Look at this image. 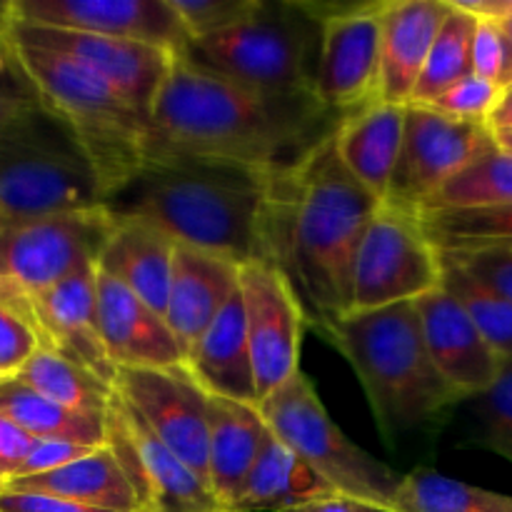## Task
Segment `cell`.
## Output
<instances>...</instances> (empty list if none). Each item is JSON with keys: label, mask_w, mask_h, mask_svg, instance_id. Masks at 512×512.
Returning <instances> with one entry per match:
<instances>
[{"label": "cell", "mask_w": 512, "mask_h": 512, "mask_svg": "<svg viewBox=\"0 0 512 512\" xmlns=\"http://www.w3.org/2000/svg\"><path fill=\"white\" fill-rule=\"evenodd\" d=\"M315 95H273L175 55L148 120V155H195L278 173L335 133Z\"/></svg>", "instance_id": "6da1fadb"}, {"label": "cell", "mask_w": 512, "mask_h": 512, "mask_svg": "<svg viewBox=\"0 0 512 512\" xmlns=\"http://www.w3.org/2000/svg\"><path fill=\"white\" fill-rule=\"evenodd\" d=\"M380 203L345 170L333 135L270 175L265 260L288 278L315 333L353 313V270Z\"/></svg>", "instance_id": "7a4b0ae2"}, {"label": "cell", "mask_w": 512, "mask_h": 512, "mask_svg": "<svg viewBox=\"0 0 512 512\" xmlns=\"http://www.w3.org/2000/svg\"><path fill=\"white\" fill-rule=\"evenodd\" d=\"M270 175L228 160L148 155L133 178L108 195L105 208L113 218L155 225L178 245L245 265L265 260Z\"/></svg>", "instance_id": "3957f363"}, {"label": "cell", "mask_w": 512, "mask_h": 512, "mask_svg": "<svg viewBox=\"0 0 512 512\" xmlns=\"http://www.w3.org/2000/svg\"><path fill=\"white\" fill-rule=\"evenodd\" d=\"M353 368L385 443L430 430L458 403L425 345L415 303L353 310L318 330Z\"/></svg>", "instance_id": "277c9868"}, {"label": "cell", "mask_w": 512, "mask_h": 512, "mask_svg": "<svg viewBox=\"0 0 512 512\" xmlns=\"http://www.w3.org/2000/svg\"><path fill=\"white\" fill-rule=\"evenodd\" d=\"M5 40L43 108L73 133L88 155L108 200L143 165L148 120L108 80L70 55Z\"/></svg>", "instance_id": "5b68a950"}, {"label": "cell", "mask_w": 512, "mask_h": 512, "mask_svg": "<svg viewBox=\"0 0 512 512\" xmlns=\"http://www.w3.org/2000/svg\"><path fill=\"white\" fill-rule=\"evenodd\" d=\"M103 205L88 155L43 103L0 125V230Z\"/></svg>", "instance_id": "8992f818"}, {"label": "cell", "mask_w": 512, "mask_h": 512, "mask_svg": "<svg viewBox=\"0 0 512 512\" xmlns=\"http://www.w3.org/2000/svg\"><path fill=\"white\" fill-rule=\"evenodd\" d=\"M323 3L260 0L223 33L193 40L188 55L213 73L273 95H315Z\"/></svg>", "instance_id": "52a82bcc"}, {"label": "cell", "mask_w": 512, "mask_h": 512, "mask_svg": "<svg viewBox=\"0 0 512 512\" xmlns=\"http://www.w3.org/2000/svg\"><path fill=\"white\" fill-rule=\"evenodd\" d=\"M270 433L345 498L390 512L403 475L365 453L335 425L313 380L298 370L258 403Z\"/></svg>", "instance_id": "ba28073f"}, {"label": "cell", "mask_w": 512, "mask_h": 512, "mask_svg": "<svg viewBox=\"0 0 512 512\" xmlns=\"http://www.w3.org/2000/svg\"><path fill=\"white\" fill-rule=\"evenodd\" d=\"M115 228L108 208L75 210L0 230V300L15 305L98 265Z\"/></svg>", "instance_id": "9c48e42d"}, {"label": "cell", "mask_w": 512, "mask_h": 512, "mask_svg": "<svg viewBox=\"0 0 512 512\" xmlns=\"http://www.w3.org/2000/svg\"><path fill=\"white\" fill-rule=\"evenodd\" d=\"M443 260L420 215L380 205L360 243L353 270V310L415 303L440 288Z\"/></svg>", "instance_id": "30bf717a"}, {"label": "cell", "mask_w": 512, "mask_h": 512, "mask_svg": "<svg viewBox=\"0 0 512 512\" xmlns=\"http://www.w3.org/2000/svg\"><path fill=\"white\" fill-rule=\"evenodd\" d=\"M493 150H498V140L488 123L450 118L428 105H408L403 150L383 205L420 215L450 180Z\"/></svg>", "instance_id": "8fae6325"}, {"label": "cell", "mask_w": 512, "mask_h": 512, "mask_svg": "<svg viewBox=\"0 0 512 512\" xmlns=\"http://www.w3.org/2000/svg\"><path fill=\"white\" fill-rule=\"evenodd\" d=\"M388 0L333 5L323 3L315 98L338 118L380 100V50Z\"/></svg>", "instance_id": "7c38bea8"}, {"label": "cell", "mask_w": 512, "mask_h": 512, "mask_svg": "<svg viewBox=\"0 0 512 512\" xmlns=\"http://www.w3.org/2000/svg\"><path fill=\"white\" fill-rule=\"evenodd\" d=\"M108 448L128 475L143 512H223L210 485L188 468L138 413L115 393L108 418Z\"/></svg>", "instance_id": "4fadbf2b"}, {"label": "cell", "mask_w": 512, "mask_h": 512, "mask_svg": "<svg viewBox=\"0 0 512 512\" xmlns=\"http://www.w3.org/2000/svg\"><path fill=\"white\" fill-rule=\"evenodd\" d=\"M240 295L255 388L258 400H265L300 370V343L308 318L293 285L268 260L240 265Z\"/></svg>", "instance_id": "5bb4252c"}, {"label": "cell", "mask_w": 512, "mask_h": 512, "mask_svg": "<svg viewBox=\"0 0 512 512\" xmlns=\"http://www.w3.org/2000/svg\"><path fill=\"white\" fill-rule=\"evenodd\" d=\"M0 18L138 40L173 55L190 48L188 30L170 0H10L0 8Z\"/></svg>", "instance_id": "9a60e30c"}, {"label": "cell", "mask_w": 512, "mask_h": 512, "mask_svg": "<svg viewBox=\"0 0 512 512\" xmlns=\"http://www.w3.org/2000/svg\"><path fill=\"white\" fill-rule=\"evenodd\" d=\"M0 25H3L5 38L38 45V48L58 50V53H65L78 60V63H83L85 68L108 80L120 95H125L145 120H150L155 100H158L160 88H163L175 58L168 50L138 43V40L108 38V35L78 33V30L43 28V25L13 23V20L3 18H0Z\"/></svg>", "instance_id": "2e32d148"}, {"label": "cell", "mask_w": 512, "mask_h": 512, "mask_svg": "<svg viewBox=\"0 0 512 512\" xmlns=\"http://www.w3.org/2000/svg\"><path fill=\"white\" fill-rule=\"evenodd\" d=\"M115 393L143 418L160 443L208 483V395L185 365L118 370Z\"/></svg>", "instance_id": "e0dca14e"}, {"label": "cell", "mask_w": 512, "mask_h": 512, "mask_svg": "<svg viewBox=\"0 0 512 512\" xmlns=\"http://www.w3.org/2000/svg\"><path fill=\"white\" fill-rule=\"evenodd\" d=\"M95 275L98 265H88L55 288L20 303H25L43 348L58 350L60 355L88 368L100 380L115 385L118 370L110 363L100 333Z\"/></svg>", "instance_id": "ac0fdd59"}, {"label": "cell", "mask_w": 512, "mask_h": 512, "mask_svg": "<svg viewBox=\"0 0 512 512\" xmlns=\"http://www.w3.org/2000/svg\"><path fill=\"white\" fill-rule=\"evenodd\" d=\"M95 293L100 333L115 370H165L185 365L188 353L165 315L100 270L95 275Z\"/></svg>", "instance_id": "d6986e66"}, {"label": "cell", "mask_w": 512, "mask_h": 512, "mask_svg": "<svg viewBox=\"0 0 512 512\" xmlns=\"http://www.w3.org/2000/svg\"><path fill=\"white\" fill-rule=\"evenodd\" d=\"M425 345L445 383L463 400L483 395L498 380L503 360L498 358L463 305L445 288L415 300Z\"/></svg>", "instance_id": "ffe728a7"}, {"label": "cell", "mask_w": 512, "mask_h": 512, "mask_svg": "<svg viewBox=\"0 0 512 512\" xmlns=\"http://www.w3.org/2000/svg\"><path fill=\"white\" fill-rule=\"evenodd\" d=\"M453 10V0H388L380 50V100L410 105L430 48Z\"/></svg>", "instance_id": "44dd1931"}, {"label": "cell", "mask_w": 512, "mask_h": 512, "mask_svg": "<svg viewBox=\"0 0 512 512\" xmlns=\"http://www.w3.org/2000/svg\"><path fill=\"white\" fill-rule=\"evenodd\" d=\"M238 290V263L188 245H175L165 320L183 343L185 353L198 343Z\"/></svg>", "instance_id": "7402d4cb"}, {"label": "cell", "mask_w": 512, "mask_h": 512, "mask_svg": "<svg viewBox=\"0 0 512 512\" xmlns=\"http://www.w3.org/2000/svg\"><path fill=\"white\" fill-rule=\"evenodd\" d=\"M408 105L378 100L368 108L340 118L333 140L340 163L378 200H388L400 150H403Z\"/></svg>", "instance_id": "603a6c76"}, {"label": "cell", "mask_w": 512, "mask_h": 512, "mask_svg": "<svg viewBox=\"0 0 512 512\" xmlns=\"http://www.w3.org/2000/svg\"><path fill=\"white\" fill-rule=\"evenodd\" d=\"M185 370L193 375L205 395L250 405L260 403L240 290L188 350Z\"/></svg>", "instance_id": "cb8c5ba5"}, {"label": "cell", "mask_w": 512, "mask_h": 512, "mask_svg": "<svg viewBox=\"0 0 512 512\" xmlns=\"http://www.w3.org/2000/svg\"><path fill=\"white\" fill-rule=\"evenodd\" d=\"M268 435L258 405L208 395V483L223 510L235 505Z\"/></svg>", "instance_id": "d4e9b609"}, {"label": "cell", "mask_w": 512, "mask_h": 512, "mask_svg": "<svg viewBox=\"0 0 512 512\" xmlns=\"http://www.w3.org/2000/svg\"><path fill=\"white\" fill-rule=\"evenodd\" d=\"M175 240L138 218H115V228L98 258L100 273L133 290L143 303L165 315L173 275Z\"/></svg>", "instance_id": "484cf974"}, {"label": "cell", "mask_w": 512, "mask_h": 512, "mask_svg": "<svg viewBox=\"0 0 512 512\" xmlns=\"http://www.w3.org/2000/svg\"><path fill=\"white\" fill-rule=\"evenodd\" d=\"M5 490L15 493H43L115 512H143L140 500L108 445L95 448L85 458L43 475L8 480Z\"/></svg>", "instance_id": "4316f807"}, {"label": "cell", "mask_w": 512, "mask_h": 512, "mask_svg": "<svg viewBox=\"0 0 512 512\" xmlns=\"http://www.w3.org/2000/svg\"><path fill=\"white\" fill-rule=\"evenodd\" d=\"M333 495L338 493L270 433L258 463L228 512H293Z\"/></svg>", "instance_id": "83f0119b"}, {"label": "cell", "mask_w": 512, "mask_h": 512, "mask_svg": "<svg viewBox=\"0 0 512 512\" xmlns=\"http://www.w3.org/2000/svg\"><path fill=\"white\" fill-rule=\"evenodd\" d=\"M0 413L8 415L15 425H20L35 440L60 438L90 445V448L108 445L105 418H88V415L73 413V410L40 395L30 385L20 383L15 375L0 378Z\"/></svg>", "instance_id": "f1b7e54d"}, {"label": "cell", "mask_w": 512, "mask_h": 512, "mask_svg": "<svg viewBox=\"0 0 512 512\" xmlns=\"http://www.w3.org/2000/svg\"><path fill=\"white\" fill-rule=\"evenodd\" d=\"M15 378L53 403L88 418H108L110 403L115 398V385L105 383L88 368L50 348L35 350L33 358L15 373Z\"/></svg>", "instance_id": "f546056e"}, {"label": "cell", "mask_w": 512, "mask_h": 512, "mask_svg": "<svg viewBox=\"0 0 512 512\" xmlns=\"http://www.w3.org/2000/svg\"><path fill=\"white\" fill-rule=\"evenodd\" d=\"M390 512H512V495L415 468L400 480Z\"/></svg>", "instance_id": "4dcf8cb0"}, {"label": "cell", "mask_w": 512, "mask_h": 512, "mask_svg": "<svg viewBox=\"0 0 512 512\" xmlns=\"http://www.w3.org/2000/svg\"><path fill=\"white\" fill-rule=\"evenodd\" d=\"M440 260H443L440 288L448 290L463 305L490 348L498 353V358L503 363H512V300L468 273L450 255L440 253Z\"/></svg>", "instance_id": "1f68e13d"}, {"label": "cell", "mask_w": 512, "mask_h": 512, "mask_svg": "<svg viewBox=\"0 0 512 512\" xmlns=\"http://www.w3.org/2000/svg\"><path fill=\"white\" fill-rule=\"evenodd\" d=\"M475 25H478V18L453 0V10H450L448 20L443 23L433 48H430L410 105L435 103L445 90H450L455 83L473 73L470 70V48H473Z\"/></svg>", "instance_id": "d6a6232c"}, {"label": "cell", "mask_w": 512, "mask_h": 512, "mask_svg": "<svg viewBox=\"0 0 512 512\" xmlns=\"http://www.w3.org/2000/svg\"><path fill=\"white\" fill-rule=\"evenodd\" d=\"M420 223L438 250L512 248V203L493 208L428 210L420 213Z\"/></svg>", "instance_id": "836d02e7"}, {"label": "cell", "mask_w": 512, "mask_h": 512, "mask_svg": "<svg viewBox=\"0 0 512 512\" xmlns=\"http://www.w3.org/2000/svg\"><path fill=\"white\" fill-rule=\"evenodd\" d=\"M512 203V153L510 150H493L480 158L468 170L450 180L433 200L428 210H468V208H493V205Z\"/></svg>", "instance_id": "e575fe53"}, {"label": "cell", "mask_w": 512, "mask_h": 512, "mask_svg": "<svg viewBox=\"0 0 512 512\" xmlns=\"http://www.w3.org/2000/svg\"><path fill=\"white\" fill-rule=\"evenodd\" d=\"M473 400L480 443L512 463V363H505L498 380Z\"/></svg>", "instance_id": "d590c367"}, {"label": "cell", "mask_w": 512, "mask_h": 512, "mask_svg": "<svg viewBox=\"0 0 512 512\" xmlns=\"http://www.w3.org/2000/svg\"><path fill=\"white\" fill-rule=\"evenodd\" d=\"M193 40L223 33L255 13L260 0H170Z\"/></svg>", "instance_id": "8d00e7d4"}, {"label": "cell", "mask_w": 512, "mask_h": 512, "mask_svg": "<svg viewBox=\"0 0 512 512\" xmlns=\"http://www.w3.org/2000/svg\"><path fill=\"white\" fill-rule=\"evenodd\" d=\"M505 88H500L498 83H490V80L478 78V75L470 73L468 78H463L460 83H455L453 88L445 90L435 103H430L428 108L438 110V113L450 115V118L458 120H470V123H488L490 115H493L495 105L500 103V95Z\"/></svg>", "instance_id": "74e56055"}, {"label": "cell", "mask_w": 512, "mask_h": 512, "mask_svg": "<svg viewBox=\"0 0 512 512\" xmlns=\"http://www.w3.org/2000/svg\"><path fill=\"white\" fill-rule=\"evenodd\" d=\"M470 70L478 78L508 88L510 80V45L503 23L498 18H478L470 48Z\"/></svg>", "instance_id": "f35d334b"}, {"label": "cell", "mask_w": 512, "mask_h": 512, "mask_svg": "<svg viewBox=\"0 0 512 512\" xmlns=\"http://www.w3.org/2000/svg\"><path fill=\"white\" fill-rule=\"evenodd\" d=\"M43 348L28 315L0 300V378H10Z\"/></svg>", "instance_id": "ab89813d"}, {"label": "cell", "mask_w": 512, "mask_h": 512, "mask_svg": "<svg viewBox=\"0 0 512 512\" xmlns=\"http://www.w3.org/2000/svg\"><path fill=\"white\" fill-rule=\"evenodd\" d=\"M463 265L468 273L488 283L500 295L512 300V248H478V250H440Z\"/></svg>", "instance_id": "60d3db41"}, {"label": "cell", "mask_w": 512, "mask_h": 512, "mask_svg": "<svg viewBox=\"0 0 512 512\" xmlns=\"http://www.w3.org/2000/svg\"><path fill=\"white\" fill-rule=\"evenodd\" d=\"M35 105H40L38 93L20 70L18 60L13 58L8 40H5V48L0 50V125L18 118L20 113L35 108Z\"/></svg>", "instance_id": "b9f144b4"}, {"label": "cell", "mask_w": 512, "mask_h": 512, "mask_svg": "<svg viewBox=\"0 0 512 512\" xmlns=\"http://www.w3.org/2000/svg\"><path fill=\"white\" fill-rule=\"evenodd\" d=\"M95 448L83 443H73V440H60V438H45L35 440L33 450L25 458L23 468L15 478H28V475H43L53 473V470L65 468V465L75 463V460L85 458L88 453H93Z\"/></svg>", "instance_id": "7bdbcfd3"}, {"label": "cell", "mask_w": 512, "mask_h": 512, "mask_svg": "<svg viewBox=\"0 0 512 512\" xmlns=\"http://www.w3.org/2000/svg\"><path fill=\"white\" fill-rule=\"evenodd\" d=\"M33 445V435H28L8 415L0 413V475L5 480H13L20 473Z\"/></svg>", "instance_id": "ee69618b"}, {"label": "cell", "mask_w": 512, "mask_h": 512, "mask_svg": "<svg viewBox=\"0 0 512 512\" xmlns=\"http://www.w3.org/2000/svg\"><path fill=\"white\" fill-rule=\"evenodd\" d=\"M0 512H115L103 508H90V505L73 503V500L55 498L43 493H15L5 490L0 495Z\"/></svg>", "instance_id": "f6af8a7d"}, {"label": "cell", "mask_w": 512, "mask_h": 512, "mask_svg": "<svg viewBox=\"0 0 512 512\" xmlns=\"http://www.w3.org/2000/svg\"><path fill=\"white\" fill-rule=\"evenodd\" d=\"M293 512H385L380 508H373L368 503H360V500L345 498V495H333V498L318 500V503H310L305 508L293 510Z\"/></svg>", "instance_id": "bcb514c9"}, {"label": "cell", "mask_w": 512, "mask_h": 512, "mask_svg": "<svg viewBox=\"0 0 512 512\" xmlns=\"http://www.w3.org/2000/svg\"><path fill=\"white\" fill-rule=\"evenodd\" d=\"M475 18H508L512 15V0H455Z\"/></svg>", "instance_id": "7dc6e473"}, {"label": "cell", "mask_w": 512, "mask_h": 512, "mask_svg": "<svg viewBox=\"0 0 512 512\" xmlns=\"http://www.w3.org/2000/svg\"><path fill=\"white\" fill-rule=\"evenodd\" d=\"M488 125L493 128V133H505V130H512V85H508V88L503 90V95H500V103L495 105Z\"/></svg>", "instance_id": "c3c4849f"}, {"label": "cell", "mask_w": 512, "mask_h": 512, "mask_svg": "<svg viewBox=\"0 0 512 512\" xmlns=\"http://www.w3.org/2000/svg\"><path fill=\"white\" fill-rule=\"evenodd\" d=\"M498 20L503 23L505 35H508V45H510V80H508V85H512V15H508V18H498Z\"/></svg>", "instance_id": "681fc988"}, {"label": "cell", "mask_w": 512, "mask_h": 512, "mask_svg": "<svg viewBox=\"0 0 512 512\" xmlns=\"http://www.w3.org/2000/svg\"><path fill=\"white\" fill-rule=\"evenodd\" d=\"M495 140H498V148L510 150V153H512V130H505V133H495Z\"/></svg>", "instance_id": "f907efd6"}, {"label": "cell", "mask_w": 512, "mask_h": 512, "mask_svg": "<svg viewBox=\"0 0 512 512\" xmlns=\"http://www.w3.org/2000/svg\"><path fill=\"white\" fill-rule=\"evenodd\" d=\"M5 485H8V480H5V478H3V475H0V495H3V493H5Z\"/></svg>", "instance_id": "816d5d0a"}, {"label": "cell", "mask_w": 512, "mask_h": 512, "mask_svg": "<svg viewBox=\"0 0 512 512\" xmlns=\"http://www.w3.org/2000/svg\"><path fill=\"white\" fill-rule=\"evenodd\" d=\"M5 48V35H3V25H0V50Z\"/></svg>", "instance_id": "f5cc1de1"}, {"label": "cell", "mask_w": 512, "mask_h": 512, "mask_svg": "<svg viewBox=\"0 0 512 512\" xmlns=\"http://www.w3.org/2000/svg\"><path fill=\"white\" fill-rule=\"evenodd\" d=\"M223 512H228V510H223Z\"/></svg>", "instance_id": "db71d44e"}]
</instances>
